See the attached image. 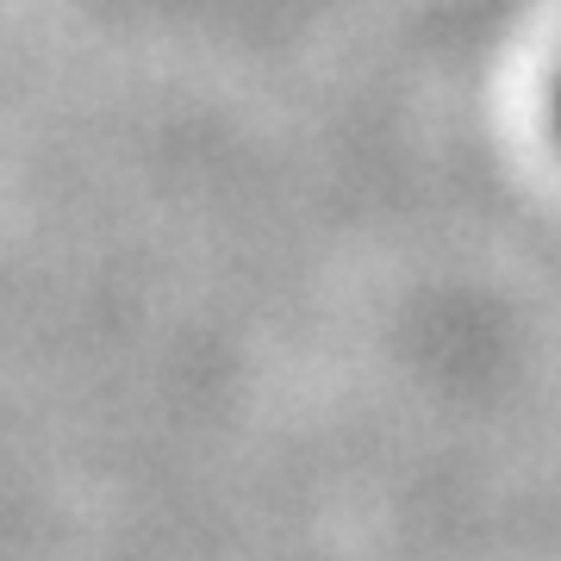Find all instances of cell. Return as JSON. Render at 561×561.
Wrapping results in <instances>:
<instances>
[{
	"label": "cell",
	"instance_id": "cell-1",
	"mask_svg": "<svg viewBox=\"0 0 561 561\" xmlns=\"http://www.w3.org/2000/svg\"><path fill=\"white\" fill-rule=\"evenodd\" d=\"M556 131H561V81H556Z\"/></svg>",
	"mask_w": 561,
	"mask_h": 561
}]
</instances>
